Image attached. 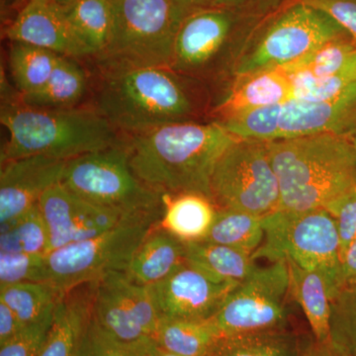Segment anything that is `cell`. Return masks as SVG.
Returning <instances> with one entry per match:
<instances>
[{
	"label": "cell",
	"mask_w": 356,
	"mask_h": 356,
	"mask_svg": "<svg viewBox=\"0 0 356 356\" xmlns=\"http://www.w3.org/2000/svg\"><path fill=\"white\" fill-rule=\"evenodd\" d=\"M264 217L243 211L218 209L205 242L236 248L252 255L264 241Z\"/></svg>",
	"instance_id": "cell-29"
},
{
	"label": "cell",
	"mask_w": 356,
	"mask_h": 356,
	"mask_svg": "<svg viewBox=\"0 0 356 356\" xmlns=\"http://www.w3.org/2000/svg\"><path fill=\"white\" fill-rule=\"evenodd\" d=\"M221 334L208 321L161 317L153 339L161 350L181 356H209Z\"/></svg>",
	"instance_id": "cell-26"
},
{
	"label": "cell",
	"mask_w": 356,
	"mask_h": 356,
	"mask_svg": "<svg viewBox=\"0 0 356 356\" xmlns=\"http://www.w3.org/2000/svg\"><path fill=\"white\" fill-rule=\"evenodd\" d=\"M184 245L186 264L217 282L238 284L257 267L252 255L227 245L205 241Z\"/></svg>",
	"instance_id": "cell-25"
},
{
	"label": "cell",
	"mask_w": 356,
	"mask_h": 356,
	"mask_svg": "<svg viewBox=\"0 0 356 356\" xmlns=\"http://www.w3.org/2000/svg\"><path fill=\"white\" fill-rule=\"evenodd\" d=\"M286 261L257 266L236 285L210 323L221 336L286 329L289 311Z\"/></svg>",
	"instance_id": "cell-12"
},
{
	"label": "cell",
	"mask_w": 356,
	"mask_h": 356,
	"mask_svg": "<svg viewBox=\"0 0 356 356\" xmlns=\"http://www.w3.org/2000/svg\"><path fill=\"white\" fill-rule=\"evenodd\" d=\"M7 38L77 60L90 58L70 27L64 11L51 0H28L6 29Z\"/></svg>",
	"instance_id": "cell-18"
},
{
	"label": "cell",
	"mask_w": 356,
	"mask_h": 356,
	"mask_svg": "<svg viewBox=\"0 0 356 356\" xmlns=\"http://www.w3.org/2000/svg\"><path fill=\"white\" fill-rule=\"evenodd\" d=\"M67 161L26 156L1 163L0 224H9L38 205L41 196L60 184Z\"/></svg>",
	"instance_id": "cell-17"
},
{
	"label": "cell",
	"mask_w": 356,
	"mask_h": 356,
	"mask_svg": "<svg viewBox=\"0 0 356 356\" xmlns=\"http://www.w3.org/2000/svg\"><path fill=\"white\" fill-rule=\"evenodd\" d=\"M356 51V43L350 37L327 42L317 50L294 64L282 67L289 76H304L323 79L336 74Z\"/></svg>",
	"instance_id": "cell-33"
},
{
	"label": "cell",
	"mask_w": 356,
	"mask_h": 356,
	"mask_svg": "<svg viewBox=\"0 0 356 356\" xmlns=\"http://www.w3.org/2000/svg\"><path fill=\"white\" fill-rule=\"evenodd\" d=\"M290 79L295 99L308 102L332 99L356 83V51L350 60L332 76L323 79L292 76Z\"/></svg>",
	"instance_id": "cell-35"
},
{
	"label": "cell",
	"mask_w": 356,
	"mask_h": 356,
	"mask_svg": "<svg viewBox=\"0 0 356 356\" xmlns=\"http://www.w3.org/2000/svg\"><path fill=\"white\" fill-rule=\"evenodd\" d=\"M280 189V209L324 208L356 185V153L350 137L336 134L267 142Z\"/></svg>",
	"instance_id": "cell-3"
},
{
	"label": "cell",
	"mask_w": 356,
	"mask_h": 356,
	"mask_svg": "<svg viewBox=\"0 0 356 356\" xmlns=\"http://www.w3.org/2000/svg\"><path fill=\"white\" fill-rule=\"evenodd\" d=\"M60 57L47 49L11 42L8 64L18 95H30L43 88Z\"/></svg>",
	"instance_id": "cell-30"
},
{
	"label": "cell",
	"mask_w": 356,
	"mask_h": 356,
	"mask_svg": "<svg viewBox=\"0 0 356 356\" xmlns=\"http://www.w3.org/2000/svg\"><path fill=\"white\" fill-rule=\"evenodd\" d=\"M123 135L134 173L161 194L194 192L211 200V178L236 140L217 121L165 124Z\"/></svg>",
	"instance_id": "cell-1"
},
{
	"label": "cell",
	"mask_w": 356,
	"mask_h": 356,
	"mask_svg": "<svg viewBox=\"0 0 356 356\" xmlns=\"http://www.w3.org/2000/svg\"><path fill=\"white\" fill-rule=\"evenodd\" d=\"M95 282L70 290L58 302L39 356H76L92 318Z\"/></svg>",
	"instance_id": "cell-20"
},
{
	"label": "cell",
	"mask_w": 356,
	"mask_h": 356,
	"mask_svg": "<svg viewBox=\"0 0 356 356\" xmlns=\"http://www.w3.org/2000/svg\"><path fill=\"white\" fill-rule=\"evenodd\" d=\"M264 241L254 261H291L323 276L331 300L341 286V243L334 218L324 208L276 210L264 217Z\"/></svg>",
	"instance_id": "cell-7"
},
{
	"label": "cell",
	"mask_w": 356,
	"mask_h": 356,
	"mask_svg": "<svg viewBox=\"0 0 356 356\" xmlns=\"http://www.w3.org/2000/svg\"><path fill=\"white\" fill-rule=\"evenodd\" d=\"M186 264L184 243L159 226L151 229L124 271L137 284L152 287Z\"/></svg>",
	"instance_id": "cell-21"
},
{
	"label": "cell",
	"mask_w": 356,
	"mask_h": 356,
	"mask_svg": "<svg viewBox=\"0 0 356 356\" xmlns=\"http://www.w3.org/2000/svg\"><path fill=\"white\" fill-rule=\"evenodd\" d=\"M245 21L254 20L217 6L187 14L175 38L170 67L198 81L209 79L219 72L227 51Z\"/></svg>",
	"instance_id": "cell-13"
},
{
	"label": "cell",
	"mask_w": 356,
	"mask_h": 356,
	"mask_svg": "<svg viewBox=\"0 0 356 356\" xmlns=\"http://www.w3.org/2000/svg\"><path fill=\"white\" fill-rule=\"evenodd\" d=\"M44 257L0 252V287L20 282H43Z\"/></svg>",
	"instance_id": "cell-37"
},
{
	"label": "cell",
	"mask_w": 356,
	"mask_h": 356,
	"mask_svg": "<svg viewBox=\"0 0 356 356\" xmlns=\"http://www.w3.org/2000/svg\"><path fill=\"white\" fill-rule=\"evenodd\" d=\"M351 143H353V147H355V153H356V129L355 132L353 133V135L350 136Z\"/></svg>",
	"instance_id": "cell-48"
},
{
	"label": "cell",
	"mask_w": 356,
	"mask_h": 356,
	"mask_svg": "<svg viewBox=\"0 0 356 356\" xmlns=\"http://www.w3.org/2000/svg\"><path fill=\"white\" fill-rule=\"evenodd\" d=\"M55 310L24 329L0 346V356H39L53 324Z\"/></svg>",
	"instance_id": "cell-38"
},
{
	"label": "cell",
	"mask_w": 356,
	"mask_h": 356,
	"mask_svg": "<svg viewBox=\"0 0 356 356\" xmlns=\"http://www.w3.org/2000/svg\"><path fill=\"white\" fill-rule=\"evenodd\" d=\"M38 206L48 228L51 252L102 235L129 220L149 218L129 217L96 205L67 191L60 182L44 192Z\"/></svg>",
	"instance_id": "cell-15"
},
{
	"label": "cell",
	"mask_w": 356,
	"mask_h": 356,
	"mask_svg": "<svg viewBox=\"0 0 356 356\" xmlns=\"http://www.w3.org/2000/svg\"><path fill=\"white\" fill-rule=\"evenodd\" d=\"M298 356H344L336 346L332 344L331 339L327 341H317L314 339L307 343H301Z\"/></svg>",
	"instance_id": "cell-43"
},
{
	"label": "cell",
	"mask_w": 356,
	"mask_h": 356,
	"mask_svg": "<svg viewBox=\"0 0 356 356\" xmlns=\"http://www.w3.org/2000/svg\"><path fill=\"white\" fill-rule=\"evenodd\" d=\"M62 9L74 34L90 54L89 60L102 55L113 24L112 0H79Z\"/></svg>",
	"instance_id": "cell-27"
},
{
	"label": "cell",
	"mask_w": 356,
	"mask_h": 356,
	"mask_svg": "<svg viewBox=\"0 0 356 356\" xmlns=\"http://www.w3.org/2000/svg\"><path fill=\"white\" fill-rule=\"evenodd\" d=\"M293 98L292 81L284 70H268L234 77L228 93L215 109L216 121Z\"/></svg>",
	"instance_id": "cell-19"
},
{
	"label": "cell",
	"mask_w": 356,
	"mask_h": 356,
	"mask_svg": "<svg viewBox=\"0 0 356 356\" xmlns=\"http://www.w3.org/2000/svg\"><path fill=\"white\" fill-rule=\"evenodd\" d=\"M159 218H137L102 235L70 243L44 257L43 282L65 293L107 274L125 271L134 252Z\"/></svg>",
	"instance_id": "cell-10"
},
{
	"label": "cell",
	"mask_w": 356,
	"mask_h": 356,
	"mask_svg": "<svg viewBox=\"0 0 356 356\" xmlns=\"http://www.w3.org/2000/svg\"><path fill=\"white\" fill-rule=\"evenodd\" d=\"M25 325L6 304L0 301V346L19 334Z\"/></svg>",
	"instance_id": "cell-42"
},
{
	"label": "cell",
	"mask_w": 356,
	"mask_h": 356,
	"mask_svg": "<svg viewBox=\"0 0 356 356\" xmlns=\"http://www.w3.org/2000/svg\"><path fill=\"white\" fill-rule=\"evenodd\" d=\"M172 1L188 14L204 7L212 6L213 0H172Z\"/></svg>",
	"instance_id": "cell-45"
},
{
	"label": "cell",
	"mask_w": 356,
	"mask_h": 356,
	"mask_svg": "<svg viewBox=\"0 0 356 356\" xmlns=\"http://www.w3.org/2000/svg\"><path fill=\"white\" fill-rule=\"evenodd\" d=\"M210 187L218 209L261 217L280 209V184L264 140H236L218 161Z\"/></svg>",
	"instance_id": "cell-11"
},
{
	"label": "cell",
	"mask_w": 356,
	"mask_h": 356,
	"mask_svg": "<svg viewBox=\"0 0 356 356\" xmlns=\"http://www.w3.org/2000/svg\"><path fill=\"white\" fill-rule=\"evenodd\" d=\"M334 218L341 243V255L356 238V185L332 199L324 207Z\"/></svg>",
	"instance_id": "cell-39"
},
{
	"label": "cell",
	"mask_w": 356,
	"mask_h": 356,
	"mask_svg": "<svg viewBox=\"0 0 356 356\" xmlns=\"http://www.w3.org/2000/svg\"><path fill=\"white\" fill-rule=\"evenodd\" d=\"M238 139L264 142L322 134L350 137L356 129V83L323 102L293 99L219 121Z\"/></svg>",
	"instance_id": "cell-9"
},
{
	"label": "cell",
	"mask_w": 356,
	"mask_h": 356,
	"mask_svg": "<svg viewBox=\"0 0 356 356\" xmlns=\"http://www.w3.org/2000/svg\"><path fill=\"white\" fill-rule=\"evenodd\" d=\"M112 7L108 44L91 60L95 65L170 67L175 38L187 13L172 0H112Z\"/></svg>",
	"instance_id": "cell-6"
},
{
	"label": "cell",
	"mask_w": 356,
	"mask_h": 356,
	"mask_svg": "<svg viewBox=\"0 0 356 356\" xmlns=\"http://www.w3.org/2000/svg\"><path fill=\"white\" fill-rule=\"evenodd\" d=\"M236 285L217 282L186 264L152 290L161 317L209 321Z\"/></svg>",
	"instance_id": "cell-16"
},
{
	"label": "cell",
	"mask_w": 356,
	"mask_h": 356,
	"mask_svg": "<svg viewBox=\"0 0 356 356\" xmlns=\"http://www.w3.org/2000/svg\"><path fill=\"white\" fill-rule=\"evenodd\" d=\"M163 204L161 228L184 243L205 240L218 211L209 197L194 192L163 194Z\"/></svg>",
	"instance_id": "cell-23"
},
{
	"label": "cell",
	"mask_w": 356,
	"mask_h": 356,
	"mask_svg": "<svg viewBox=\"0 0 356 356\" xmlns=\"http://www.w3.org/2000/svg\"><path fill=\"white\" fill-rule=\"evenodd\" d=\"M60 184L84 200L126 216H163V194L134 173L123 137L114 146L67 161Z\"/></svg>",
	"instance_id": "cell-8"
},
{
	"label": "cell",
	"mask_w": 356,
	"mask_h": 356,
	"mask_svg": "<svg viewBox=\"0 0 356 356\" xmlns=\"http://www.w3.org/2000/svg\"><path fill=\"white\" fill-rule=\"evenodd\" d=\"M298 337L287 329L222 337L209 356H298Z\"/></svg>",
	"instance_id": "cell-28"
},
{
	"label": "cell",
	"mask_w": 356,
	"mask_h": 356,
	"mask_svg": "<svg viewBox=\"0 0 356 356\" xmlns=\"http://www.w3.org/2000/svg\"><path fill=\"white\" fill-rule=\"evenodd\" d=\"M341 286L356 283V238L341 255Z\"/></svg>",
	"instance_id": "cell-44"
},
{
	"label": "cell",
	"mask_w": 356,
	"mask_h": 356,
	"mask_svg": "<svg viewBox=\"0 0 356 356\" xmlns=\"http://www.w3.org/2000/svg\"><path fill=\"white\" fill-rule=\"evenodd\" d=\"M341 26L356 43V0H300Z\"/></svg>",
	"instance_id": "cell-41"
},
{
	"label": "cell",
	"mask_w": 356,
	"mask_h": 356,
	"mask_svg": "<svg viewBox=\"0 0 356 356\" xmlns=\"http://www.w3.org/2000/svg\"><path fill=\"white\" fill-rule=\"evenodd\" d=\"M153 356H181L175 355V353H170V351H166L165 350H161L159 348L158 346L156 344V348H154Z\"/></svg>",
	"instance_id": "cell-47"
},
{
	"label": "cell",
	"mask_w": 356,
	"mask_h": 356,
	"mask_svg": "<svg viewBox=\"0 0 356 356\" xmlns=\"http://www.w3.org/2000/svg\"><path fill=\"white\" fill-rule=\"evenodd\" d=\"M330 339L344 356H356V283L343 285L332 298Z\"/></svg>",
	"instance_id": "cell-34"
},
{
	"label": "cell",
	"mask_w": 356,
	"mask_h": 356,
	"mask_svg": "<svg viewBox=\"0 0 356 356\" xmlns=\"http://www.w3.org/2000/svg\"><path fill=\"white\" fill-rule=\"evenodd\" d=\"M50 236L39 206L1 226L0 252L47 255L50 254Z\"/></svg>",
	"instance_id": "cell-32"
},
{
	"label": "cell",
	"mask_w": 356,
	"mask_h": 356,
	"mask_svg": "<svg viewBox=\"0 0 356 356\" xmlns=\"http://www.w3.org/2000/svg\"><path fill=\"white\" fill-rule=\"evenodd\" d=\"M295 0H213L212 6L222 7L247 19L261 21L270 17Z\"/></svg>",
	"instance_id": "cell-40"
},
{
	"label": "cell",
	"mask_w": 356,
	"mask_h": 356,
	"mask_svg": "<svg viewBox=\"0 0 356 356\" xmlns=\"http://www.w3.org/2000/svg\"><path fill=\"white\" fill-rule=\"evenodd\" d=\"M290 295L298 303L310 325L314 339L327 341L331 332L332 300L323 276L286 261Z\"/></svg>",
	"instance_id": "cell-24"
},
{
	"label": "cell",
	"mask_w": 356,
	"mask_h": 356,
	"mask_svg": "<svg viewBox=\"0 0 356 356\" xmlns=\"http://www.w3.org/2000/svg\"><path fill=\"white\" fill-rule=\"evenodd\" d=\"M65 295L49 282H20L0 287V301L6 304L25 325L55 310Z\"/></svg>",
	"instance_id": "cell-31"
},
{
	"label": "cell",
	"mask_w": 356,
	"mask_h": 356,
	"mask_svg": "<svg viewBox=\"0 0 356 356\" xmlns=\"http://www.w3.org/2000/svg\"><path fill=\"white\" fill-rule=\"evenodd\" d=\"M153 339L137 343H124L110 336L93 318L86 327L76 356H153Z\"/></svg>",
	"instance_id": "cell-36"
},
{
	"label": "cell",
	"mask_w": 356,
	"mask_h": 356,
	"mask_svg": "<svg viewBox=\"0 0 356 356\" xmlns=\"http://www.w3.org/2000/svg\"><path fill=\"white\" fill-rule=\"evenodd\" d=\"M51 1L54 2L56 6L60 7V8H67V7L72 6V4L76 3L79 0H51Z\"/></svg>",
	"instance_id": "cell-46"
},
{
	"label": "cell",
	"mask_w": 356,
	"mask_h": 356,
	"mask_svg": "<svg viewBox=\"0 0 356 356\" xmlns=\"http://www.w3.org/2000/svg\"><path fill=\"white\" fill-rule=\"evenodd\" d=\"M0 121L8 133L1 163L33 156L70 161L119 144L123 137L91 105L34 108L21 102L19 95L2 102Z\"/></svg>",
	"instance_id": "cell-4"
},
{
	"label": "cell",
	"mask_w": 356,
	"mask_h": 356,
	"mask_svg": "<svg viewBox=\"0 0 356 356\" xmlns=\"http://www.w3.org/2000/svg\"><path fill=\"white\" fill-rule=\"evenodd\" d=\"M92 318L115 339L137 343L153 339L161 314L152 287L133 282L123 271H115L95 282Z\"/></svg>",
	"instance_id": "cell-14"
},
{
	"label": "cell",
	"mask_w": 356,
	"mask_h": 356,
	"mask_svg": "<svg viewBox=\"0 0 356 356\" xmlns=\"http://www.w3.org/2000/svg\"><path fill=\"white\" fill-rule=\"evenodd\" d=\"M81 60L60 56L43 88L30 95H19V99L39 109L69 110L83 106L92 79Z\"/></svg>",
	"instance_id": "cell-22"
},
{
	"label": "cell",
	"mask_w": 356,
	"mask_h": 356,
	"mask_svg": "<svg viewBox=\"0 0 356 356\" xmlns=\"http://www.w3.org/2000/svg\"><path fill=\"white\" fill-rule=\"evenodd\" d=\"M92 79L91 106L121 134L196 121L204 107L198 81L172 67L95 65Z\"/></svg>",
	"instance_id": "cell-2"
},
{
	"label": "cell",
	"mask_w": 356,
	"mask_h": 356,
	"mask_svg": "<svg viewBox=\"0 0 356 356\" xmlns=\"http://www.w3.org/2000/svg\"><path fill=\"white\" fill-rule=\"evenodd\" d=\"M231 65L234 77L282 69L332 40L350 37L327 14L300 0L259 21Z\"/></svg>",
	"instance_id": "cell-5"
}]
</instances>
